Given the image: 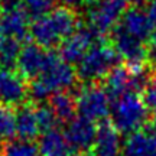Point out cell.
I'll return each instance as SVG.
<instances>
[{
	"mask_svg": "<svg viewBox=\"0 0 156 156\" xmlns=\"http://www.w3.org/2000/svg\"><path fill=\"white\" fill-rule=\"evenodd\" d=\"M147 15H149V19H151L152 25H153V29H155L156 34V0H149L147 3Z\"/></svg>",
	"mask_w": 156,
	"mask_h": 156,
	"instance_id": "23",
	"label": "cell"
},
{
	"mask_svg": "<svg viewBox=\"0 0 156 156\" xmlns=\"http://www.w3.org/2000/svg\"><path fill=\"white\" fill-rule=\"evenodd\" d=\"M38 145L42 156H74L75 153L65 133L55 127L41 134Z\"/></svg>",
	"mask_w": 156,
	"mask_h": 156,
	"instance_id": "16",
	"label": "cell"
},
{
	"mask_svg": "<svg viewBox=\"0 0 156 156\" xmlns=\"http://www.w3.org/2000/svg\"><path fill=\"white\" fill-rule=\"evenodd\" d=\"M65 124L67 126L64 133L75 153H84L93 149L98 132L95 122L88 120L83 116H74Z\"/></svg>",
	"mask_w": 156,
	"mask_h": 156,
	"instance_id": "8",
	"label": "cell"
},
{
	"mask_svg": "<svg viewBox=\"0 0 156 156\" xmlns=\"http://www.w3.org/2000/svg\"><path fill=\"white\" fill-rule=\"evenodd\" d=\"M6 39V32H5V26H3V19H2V13H0V46L5 42Z\"/></svg>",
	"mask_w": 156,
	"mask_h": 156,
	"instance_id": "25",
	"label": "cell"
},
{
	"mask_svg": "<svg viewBox=\"0 0 156 156\" xmlns=\"http://www.w3.org/2000/svg\"><path fill=\"white\" fill-rule=\"evenodd\" d=\"M114 28L145 44H149L155 34L147 12L142 10L139 7H129Z\"/></svg>",
	"mask_w": 156,
	"mask_h": 156,
	"instance_id": "10",
	"label": "cell"
},
{
	"mask_svg": "<svg viewBox=\"0 0 156 156\" xmlns=\"http://www.w3.org/2000/svg\"><path fill=\"white\" fill-rule=\"evenodd\" d=\"M16 119V134L22 139H32L42 134V126L39 120L38 106H28L23 104L15 113Z\"/></svg>",
	"mask_w": 156,
	"mask_h": 156,
	"instance_id": "14",
	"label": "cell"
},
{
	"mask_svg": "<svg viewBox=\"0 0 156 156\" xmlns=\"http://www.w3.org/2000/svg\"><path fill=\"white\" fill-rule=\"evenodd\" d=\"M77 15L69 7H54L48 13L34 19L30 36L35 44L52 49L77 30Z\"/></svg>",
	"mask_w": 156,
	"mask_h": 156,
	"instance_id": "2",
	"label": "cell"
},
{
	"mask_svg": "<svg viewBox=\"0 0 156 156\" xmlns=\"http://www.w3.org/2000/svg\"><path fill=\"white\" fill-rule=\"evenodd\" d=\"M146 108L149 110L151 116H156V81H149L146 87L140 91Z\"/></svg>",
	"mask_w": 156,
	"mask_h": 156,
	"instance_id": "22",
	"label": "cell"
},
{
	"mask_svg": "<svg viewBox=\"0 0 156 156\" xmlns=\"http://www.w3.org/2000/svg\"><path fill=\"white\" fill-rule=\"evenodd\" d=\"M77 71L55 51L51 52L46 65L29 84V95L36 101L51 98L71 88L77 80Z\"/></svg>",
	"mask_w": 156,
	"mask_h": 156,
	"instance_id": "1",
	"label": "cell"
},
{
	"mask_svg": "<svg viewBox=\"0 0 156 156\" xmlns=\"http://www.w3.org/2000/svg\"><path fill=\"white\" fill-rule=\"evenodd\" d=\"M29 97V85L22 74L12 67L0 65V106L20 107Z\"/></svg>",
	"mask_w": 156,
	"mask_h": 156,
	"instance_id": "7",
	"label": "cell"
},
{
	"mask_svg": "<svg viewBox=\"0 0 156 156\" xmlns=\"http://www.w3.org/2000/svg\"><path fill=\"white\" fill-rule=\"evenodd\" d=\"M101 39V36L95 35L90 28L77 29L73 35H69L59 46H61V56L69 64H75L83 59V56L88 52L93 45Z\"/></svg>",
	"mask_w": 156,
	"mask_h": 156,
	"instance_id": "11",
	"label": "cell"
},
{
	"mask_svg": "<svg viewBox=\"0 0 156 156\" xmlns=\"http://www.w3.org/2000/svg\"><path fill=\"white\" fill-rule=\"evenodd\" d=\"M16 2L22 6V9L30 16V19H36L48 13L51 9H54L56 0H16Z\"/></svg>",
	"mask_w": 156,
	"mask_h": 156,
	"instance_id": "21",
	"label": "cell"
},
{
	"mask_svg": "<svg viewBox=\"0 0 156 156\" xmlns=\"http://www.w3.org/2000/svg\"><path fill=\"white\" fill-rule=\"evenodd\" d=\"M120 156H156V132L147 127L129 134Z\"/></svg>",
	"mask_w": 156,
	"mask_h": 156,
	"instance_id": "13",
	"label": "cell"
},
{
	"mask_svg": "<svg viewBox=\"0 0 156 156\" xmlns=\"http://www.w3.org/2000/svg\"><path fill=\"white\" fill-rule=\"evenodd\" d=\"M20 49H22V46H20L19 41L12 38H6L5 42L0 46V65H3V67L16 65Z\"/></svg>",
	"mask_w": 156,
	"mask_h": 156,
	"instance_id": "19",
	"label": "cell"
},
{
	"mask_svg": "<svg viewBox=\"0 0 156 156\" xmlns=\"http://www.w3.org/2000/svg\"><path fill=\"white\" fill-rule=\"evenodd\" d=\"M16 133L15 113L9 107L0 106V142H7Z\"/></svg>",
	"mask_w": 156,
	"mask_h": 156,
	"instance_id": "20",
	"label": "cell"
},
{
	"mask_svg": "<svg viewBox=\"0 0 156 156\" xmlns=\"http://www.w3.org/2000/svg\"><path fill=\"white\" fill-rule=\"evenodd\" d=\"M123 143L120 133L113 124H103L98 127L95 143L93 146V156H120Z\"/></svg>",
	"mask_w": 156,
	"mask_h": 156,
	"instance_id": "15",
	"label": "cell"
},
{
	"mask_svg": "<svg viewBox=\"0 0 156 156\" xmlns=\"http://www.w3.org/2000/svg\"><path fill=\"white\" fill-rule=\"evenodd\" d=\"M77 114L93 122H103L110 117L112 97L104 87L95 83H87L75 95Z\"/></svg>",
	"mask_w": 156,
	"mask_h": 156,
	"instance_id": "6",
	"label": "cell"
},
{
	"mask_svg": "<svg viewBox=\"0 0 156 156\" xmlns=\"http://www.w3.org/2000/svg\"><path fill=\"white\" fill-rule=\"evenodd\" d=\"M0 7L6 38L22 42L28 35H30V16L23 10L16 0H7Z\"/></svg>",
	"mask_w": 156,
	"mask_h": 156,
	"instance_id": "9",
	"label": "cell"
},
{
	"mask_svg": "<svg viewBox=\"0 0 156 156\" xmlns=\"http://www.w3.org/2000/svg\"><path fill=\"white\" fill-rule=\"evenodd\" d=\"M56 2H59L62 6H65V7H69V9H74V7H78V6H81L85 2V0H56Z\"/></svg>",
	"mask_w": 156,
	"mask_h": 156,
	"instance_id": "24",
	"label": "cell"
},
{
	"mask_svg": "<svg viewBox=\"0 0 156 156\" xmlns=\"http://www.w3.org/2000/svg\"><path fill=\"white\" fill-rule=\"evenodd\" d=\"M151 113L146 108L143 98L137 91H129L112 98L110 120L119 133L132 134L145 129Z\"/></svg>",
	"mask_w": 156,
	"mask_h": 156,
	"instance_id": "3",
	"label": "cell"
},
{
	"mask_svg": "<svg viewBox=\"0 0 156 156\" xmlns=\"http://www.w3.org/2000/svg\"><path fill=\"white\" fill-rule=\"evenodd\" d=\"M0 156H42L39 145L32 139H10L7 140L0 152Z\"/></svg>",
	"mask_w": 156,
	"mask_h": 156,
	"instance_id": "18",
	"label": "cell"
},
{
	"mask_svg": "<svg viewBox=\"0 0 156 156\" xmlns=\"http://www.w3.org/2000/svg\"><path fill=\"white\" fill-rule=\"evenodd\" d=\"M87 22L88 28L95 35H106L112 32L124 12L132 6L133 0H87Z\"/></svg>",
	"mask_w": 156,
	"mask_h": 156,
	"instance_id": "5",
	"label": "cell"
},
{
	"mask_svg": "<svg viewBox=\"0 0 156 156\" xmlns=\"http://www.w3.org/2000/svg\"><path fill=\"white\" fill-rule=\"evenodd\" d=\"M52 112L55 114L56 120L61 123L69 122L75 113H77V107H75V97L68 94L67 91L64 93H58V94L51 97L49 103Z\"/></svg>",
	"mask_w": 156,
	"mask_h": 156,
	"instance_id": "17",
	"label": "cell"
},
{
	"mask_svg": "<svg viewBox=\"0 0 156 156\" xmlns=\"http://www.w3.org/2000/svg\"><path fill=\"white\" fill-rule=\"evenodd\" d=\"M120 56L112 45L98 39L77 64V75L85 83H95L119 67Z\"/></svg>",
	"mask_w": 156,
	"mask_h": 156,
	"instance_id": "4",
	"label": "cell"
},
{
	"mask_svg": "<svg viewBox=\"0 0 156 156\" xmlns=\"http://www.w3.org/2000/svg\"><path fill=\"white\" fill-rule=\"evenodd\" d=\"M51 52L52 49L44 48L38 44H29L26 46H22L16 61L17 71L26 80L35 78L46 65Z\"/></svg>",
	"mask_w": 156,
	"mask_h": 156,
	"instance_id": "12",
	"label": "cell"
}]
</instances>
